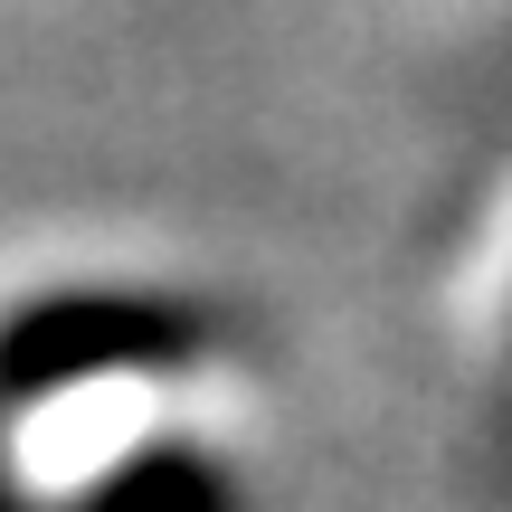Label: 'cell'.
I'll return each instance as SVG.
<instances>
[{
    "label": "cell",
    "instance_id": "cell-1",
    "mask_svg": "<svg viewBox=\"0 0 512 512\" xmlns=\"http://www.w3.org/2000/svg\"><path fill=\"white\" fill-rule=\"evenodd\" d=\"M0 512H228L200 313L48 294L0 323Z\"/></svg>",
    "mask_w": 512,
    "mask_h": 512
},
{
    "label": "cell",
    "instance_id": "cell-2",
    "mask_svg": "<svg viewBox=\"0 0 512 512\" xmlns=\"http://www.w3.org/2000/svg\"><path fill=\"white\" fill-rule=\"evenodd\" d=\"M456 313H465V332H475V351L512 361V190L484 209L475 247H465V266H456Z\"/></svg>",
    "mask_w": 512,
    "mask_h": 512
}]
</instances>
